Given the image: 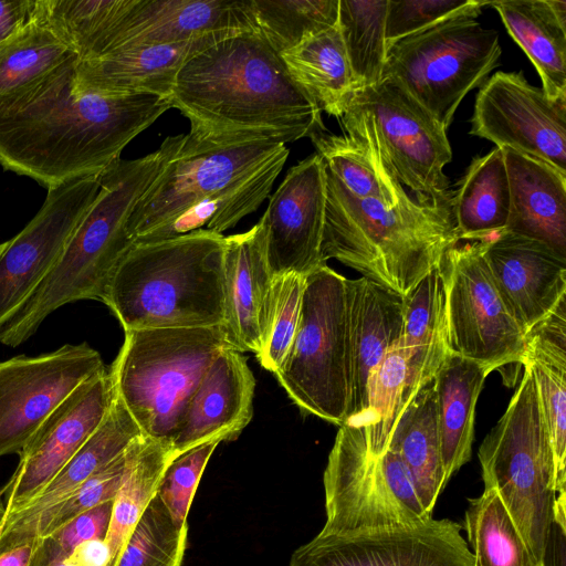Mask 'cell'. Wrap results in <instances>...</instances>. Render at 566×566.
<instances>
[{
	"instance_id": "obj_26",
	"label": "cell",
	"mask_w": 566,
	"mask_h": 566,
	"mask_svg": "<svg viewBox=\"0 0 566 566\" xmlns=\"http://www.w3.org/2000/svg\"><path fill=\"white\" fill-rule=\"evenodd\" d=\"M502 149L510 185L504 231L543 242L566 258V175L541 159Z\"/></svg>"
},
{
	"instance_id": "obj_18",
	"label": "cell",
	"mask_w": 566,
	"mask_h": 566,
	"mask_svg": "<svg viewBox=\"0 0 566 566\" xmlns=\"http://www.w3.org/2000/svg\"><path fill=\"white\" fill-rule=\"evenodd\" d=\"M115 387L109 370L78 385L41 423L0 491L6 516L23 509L56 475L105 418Z\"/></svg>"
},
{
	"instance_id": "obj_14",
	"label": "cell",
	"mask_w": 566,
	"mask_h": 566,
	"mask_svg": "<svg viewBox=\"0 0 566 566\" xmlns=\"http://www.w3.org/2000/svg\"><path fill=\"white\" fill-rule=\"evenodd\" d=\"M105 370L87 343L0 363V457L21 453L48 416L83 381Z\"/></svg>"
},
{
	"instance_id": "obj_29",
	"label": "cell",
	"mask_w": 566,
	"mask_h": 566,
	"mask_svg": "<svg viewBox=\"0 0 566 566\" xmlns=\"http://www.w3.org/2000/svg\"><path fill=\"white\" fill-rule=\"evenodd\" d=\"M143 436L139 426L115 391L113 402L95 431L33 500L3 518L0 532L15 530L31 522L119 457Z\"/></svg>"
},
{
	"instance_id": "obj_4",
	"label": "cell",
	"mask_w": 566,
	"mask_h": 566,
	"mask_svg": "<svg viewBox=\"0 0 566 566\" xmlns=\"http://www.w3.org/2000/svg\"><path fill=\"white\" fill-rule=\"evenodd\" d=\"M224 237L200 229L135 242L106 287V304L124 332L223 323Z\"/></svg>"
},
{
	"instance_id": "obj_49",
	"label": "cell",
	"mask_w": 566,
	"mask_h": 566,
	"mask_svg": "<svg viewBox=\"0 0 566 566\" xmlns=\"http://www.w3.org/2000/svg\"><path fill=\"white\" fill-rule=\"evenodd\" d=\"M33 9L34 0H0V44L31 21Z\"/></svg>"
},
{
	"instance_id": "obj_24",
	"label": "cell",
	"mask_w": 566,
	"mask_h": 566,
	"mask_svg": "<svg viewBox=\"0 0 566 566\" xmlns=\"http://www.w3.org/2000/svg\"><path fill=\"white\" fill-rule=\"evenodd\" d=\"M234 34L177 43L118 49L77 61V88L101 95L150 94L169 98L181 67L196 54Z\"/></svg>"
},
{
	"instance_id": "obj_27",
	"label": "cell",
	"mask_w": 566,
	"mask_h": 566,
	"mask_svg": "<svg viewBox=\"0 0 566 566\" xmlns=\"http://www.w3.org/2000/svg\"><path fill=\"white\" fill-rule=\"evenodd\" d=\"M536 384L555 460L556 495L566 486V303L565 298L525 334L522 364Z\"/></svg>"
},
{
	"instance_id": "obj_5",
	"label": "cell",
	"mask_w": 566,
	"mask_h": 566,
	"mask_svg": "<svg viewBox=\"0 0 566 566\" xmlns=\"http://www.w3.org/2000/svg\"><path fill=\"white\" fill-rule=\"evenodd\" d=\"M165 149L118 159L99 175L98 195L62 255L24 304L0 327V343L15 347L29 339L59 307L80 300L103 302L116 268L134 245L128 220L155 179Z\"/></svg>"
},
{
	"instance_id": "obj_34",
	"label": "cell",
	"mask_w": 566,
	"mask_h": 566,
	"mask_svg": "<svg viewBox=\"0 0 566 566\" xmlns=\"http://www.w3.org/2000/svg\"><path fill=\"white\" fill-rule=\"evenodd\" d=\"M451 207L460 241L485 240L505 230L510 185L502 148L471 161L452 193Z\"/></svg>"
},
{
	"instance_id": "obj_51",
	"label": "cell",
	"mask_w": 566,
	"mask_h": 566,
	"mask_svg": "<svg viewBox=\"0 0 566 566\" xmlns=\"http://www.w3.org/2000/svg\"><path fill=\"white\" fill-rule=\"evenodd\" d=\"M64 554L50 536L38 538L29 566H67Z\"/></svg>"
},
{
	"instance_id": "obj_11",
	"label": "cell",
	"mask_w": 566,
	"mask_h": 566,
	"mask_svg": "<svg viewBox=\"0 0 566 566\" xmlns=\"http://www.w3.org/2000/svg\"><path fill=\"white\" fill-rule=\"evenodd\" d=\"M161 146L165 149L161 166L128 220L135 242L286 149L285 144L271 142L218 145L189 134L168 136Z\"/></svg>"
},
{
	"instance_id": "obj_20",
	"label": "cell",
	"mask_w": 566,
	"mask_h": 566,
	"mask_svg": "<svg viewBox=\"0 0 566 566\" xmlns=\"http://www.w3.org/2000/svg\"><path fill=\"white\" fill-rule=\"evenodd\" d=\"M254 30L250 0H132L93 59L124 48L177 44Z\"/></svg>"
},
{
	"instance_id": "obj_12",
	"label": "cell",
	"mask_w": 566,
	"mask_h": 566,
	"mask_svg": "<svg viewBox=\"0 0 566 566\" xmlns=\"http://www.w3.org/2000/svg\"><path fill=\"white\" fill-rule=\"evenodd\" d=\"M486 240L455 243L441 262L450 354L490 371L522 364L525 334L504 303L489 269Z\"/></svg>"
},
{
	"instance_id": "obj_28",
	"label": "cell",
	"mask_w": 566,
	"mask_h": 566,
	"mask_svg": "<svg viewBox=\"0 0 566 566\" xmlns=\"http://www.w3.org/2000/svg\"><path fill=\"white\" fill-rule=\"evenodd\" d=\"M511 38L535 66L542 91L566 101V1H490Z\"/></svg>"
},
{
	"instance_id": "obj_44",
	"label": "cell",
	"mask_w": 566,
	"mask_h": 566,
	"mask_svg": "<svg viewBox=\"0 0 566 566\" xmlns=\"http://www.w3.org/2000/svg\"><path fill=\"white\" fill-rule=\"evenodd\" d=\"M305 276L286 273L273 276L261 326L260 365L275 374L292 345L302 310Z\"/></svg>"
},
{
	"instance_id": "obj_2",
	"label": "cell",
	"mask_w": 566,
	"mask_h": 566,
	"mask_svg": "<svg viewBox=\"0 0 566 566\" xmlns=\"http://www.w3.org/2000/svg\"><path fill=\"white\" fill-rule=\"evenodd\" d=\"M169 102L190 122L191 137L218 145L285 144L326 130L318 105L258 30L192 56L179 71Z\"/></svg>"
},
{
	"instance_id": "obj_35",
	"label": "cell",
	"mask_w": 566,
	"mask_h": 566,
	"mask_svg": "<svg viewBox=\"0 0 566 566\" xmlns=\"http://www.w3.org/2000/svg\"><path fill=\"white\" fill-rule=\"evenodd\" d=\"M280 55L291 77L321 111L340 118L355 86L338 24Z\"/></svg>"
},
{
	"instance_id": "obj_36",
	"label": "cell",
	"mask_w": 566,
	"mask_h": 566,
	"mask_svg": "<svg viewBox=\"0 0 566 566\" xmlns=\"http://www.w3.org/2000/svg\"><path fill=\"white\" fill-rule=\"evenodd\" d=\"M175 459L170 442L140 437L132 446L120 485L113 500L107 534L113 565L125 541L156 496L168 464Z\"/></svg>"
},
{
	"instance_id": "obj_33",
	"label": "cell",
	"mask_w": 566,
	"mask_h": 566,
	"mask_svg": "<svg viewBox=\"0 0 566 566\" xmlns=\"http://www.w3.org/2000/svg\"><path fill=\"white\" fill-rule=\"evenodd\" d=\"M287 156L286 148L255 171L205 197L136 242L175 238L200 229L222 234L243 217L258 210L270 196Z\"/></svg>"
},
{
	"instance_id": "obj_21",
	"label": "cell",
	"mask_w": 566,
	"mask_h": 566,
	"mask_svg": "<svg viewBox=\"0 0 566 566\" xmlns=\"http://www.w3.org/2000/svg\"><path fill=\"white\" fill-rule=\"evenodd\" d=\"M484 255L495 285L526 334L566 296V258L543 242L502 231L486 240Z\"/></svg>"
},
{
	"instance_id": "obj_53",
	"label": "cell",
	"mask_w": 566,
	"mask_h": 566,
	"mask_svg": "<svg viewBox=\"0 0 566 566\" xmlns=\"http://www.w3.org/2000/svg\"><path fill=\"white\" fill-rule=\"evenodd\" d=\"M4 515H6V506H4V503H3V499L0 494V526H1V523L4 518Z\"/></svg>"
},
{
	"instance_id": "obj_47",
	"label": "cell",
	"mask_w": 566,
	"mask_h": 566,
	"mask_svg": "<svg viewBox=\"0 0 566 566\" xmlns=\"http://www.w3.org/2000/svg\"><path fill=\"white\" fill-rule=\"evenodd\" d=\"M113 501L97 505L71 520L50 536L57 547L69 555L78 544L106 537Z\"/></svg>"
},
{
	"instance_id": "obj_39",
	"label": "cell",
	"mask_w": 566,
	"mask_h": 566,
	"mask_svg": "<svg viewBox=\"0 0 566 566\" xmlns=\"http://www.w3.org/2000/svg\"><path fill=\"white\" fill-rule=\"evenodd\" d=\"M464 515L476 566H535L528 548L497 493L484 489Z\"/></svg>"
},
{
	"instance_id": "obj_7",
	"label": "cell",
	"mask_w": 566,
	"mask_h": 566,
	"mask_svg": "<svg viewBox=\"0 0 566 566\" xmlns=\"http://www.w3.org/2000/svg\"><path fill=\"white\" fill-rule=\"evenodd\" d=\"M484 489L494 490L541 566L554 516L555 460L535 380L524 367L510 403L479 449Z\"/></svg>"
},
{
	"instance_id": "obj_45",
	"label": "cell",
	"mask_w": 566,
	"mask_h": 566,
	"mask_svg": "<svg viewBox=\"0 0 566 566\" xmlns=\"http://www.w3.org/2000/svg\"><path fill=\"white\" fill-rule=\"evenodd\" d=\"M490 1L479 0H388L386 42L399 40L457 17L476 18Z\"/></svg>"
},
{
	"instance_id": "obj_19",
	"label": "cell",
	"mask_w": 566,
	"mask_h": 566,
	"mask_svg": "<svg viewBox=\"0 0 566 566\" xmlns=\"http://www.w3.org/2000/svg\"><path fill=\"white\" fill-rule=\"evenodd\" d=\"M326 180L318 154L291 167L258 224L273 276H306L326 263L322 259Z\"/></svg>"
},
{
	"instance_id": "obj_9",
	"label": "cell",
	"mask_w": 566,
	"mask_h": 566,
	"mask_svg": "<svg viewBox=\"0 0 566 566\" xmlns=\"http://www.w3.org/2000/svg\"><path fill=\"white\" fill-rule=\"evenodd\" d=\"M274 375L303 412L338 426L346 421L350 395L347 277L327 264L305 276L298 325Z\"/></svg>"
},
{
	"instance_id": "obj_22",
	"label": "cell",
	"mask_w": 566,
	"mask_h": 566,
	"mask_svg": "<svg viewBox=\"0 0 566 566\" xmlns=\"http://www.w3.org/2000/svg\"><path fill=\"white\" fill-rule=\"evenodd\" d=\"M255 379L243 353L230 345L216 355L170 440L175 458L211 441L235 440L253 417Z\"/></svg>"
},
{
	"instance_id": "obj_16",
	"label": "cell",
	"mask_w": 566,
	"mask_h": 566,
	"mask_svg": "<svg viewBox=\"0 0 566 566\" xmlns=\"http://www.w3.org/2000/svg\"><path fill=\"white\" fill-rule=\"evenodd\" d=\"M99 188V176H91L49 189L35 217L4 242L0 252V327L53 269Z\"/></svg>"
},
{
	"instance_id": "obj_1",
	"label": "cell",
	"mask_w": 566,
	"mask_h": 566,
	"mask_svg": "<svg viewBox=\"0 0 566 566\" xmlns=\"http://www.w3.org/2000/svg\"><path fill=\"white\" fill-rule=\"evenodd\" d=\"M77 61H67L0 105V165L48 190L99 176L171 108L169 98L157 95H101L77 88Z\"/></svg>"
},
{
	"instance_id": "obj_17",
	"label": "cell",
	"mask_w": 566,
	"mask_h": 566,
	"mask_svg": "<svg viewBox=\"0 0 566 566\" xmlns=\"http://www.w3.org/2000/svg\"><path fill=\"white\" fill-rule=\"evenodd\" d=\"M451 520L344 535L317 534L298 547L290 566H476Z\"/></svg>"
},
{
	"instance_id": "obj_40",
	"label": "cell",
	"mask_w": 566,
	"mask_h": 566,
	"mask_svg": "<svg viewBox=\"0 0 566 566\" xmlns=\"http://www.w3.org/2000/svg\"><path fill=\"white\" fill-rule=\"evenodd\" d=\"M316 154L353 196L396 205L409 196L403 186L380 164L345 135L325 132L311 137Z\"/></svg>"
},
{
	"instance_id": "obj_46",
	"label": "cell",
	"mask_w": 566,
	"mask_h": 566,
	"mask_svg": "<svg viewBox=\"0 0 566 566\" xmlns=\"http://www.w3.org/2000/svg\"><path fill=\"white\" fill-rule=\"evenodd\" d=\"M220 442L197 446L167 467L157 495L179 528L188 530L187 516L205 468Z\"/></svg>"
},
{
	"instance_id": "obj_25",
	"label": "cell",
	"mask_w": 566,
	"mask_h": 566,
	"mask_svg": "<svg viewBox=\"0 0 566 566\" xmlns=\"http://www.w3.org/2000/svg\"><path fill=\"white\" fill-rule=\"evenodd\" d=\"M273 275L266 263L256 223L243 233L224 237L222 328L237 350L256 354Z\"/></svg>"
},
{
	"instance_id": "obj_37",
	"label": "cell",
	"mask_w": 566,
	"mask_h": 566,
	"mask_svg": "<svg viewBox=\"0 0 566 566\" xmlns=\"http://www.w3.org/2000/svg\"><path fill=\"white\" fill-rule=\"evenodd\" d=\"M74 57L77 55L33 13L27 25L0 44V105Z\"/></svg>"
},
{
	"instance_id": "obj_15",
	"label": "cell",
	"mask_w": 566,
	"mask_h": 566,
	"mask_svg": "<svg viewBox=\"0 0 566 566\" xmlns=\"http://www.w3.org/2000/svg\"><path fill=\"white\" fill-rule=\"evenodd\" d=\"M470 135L541 159L566 175V101L549 99L523 72H496L476 94Z\"/></svg>"
},
{
	"instance_id": "obj_30",
	"label": "cell",
	"mask_w": 566,
	"mask_h": 566,
	"mask_svg": "<svg viewBox=\"0 0 566 566\" xmlns=\"http://www.w3.org/2000/svg\"><path fill=\"white\" fill-rule=\"evenodd\" d=\"M490 373L476 361L449 354L433 377L446 485L471 458L475 406Z\"/></svg>"
},
{
	"instance_id": "obj_10",
	"label": "cell",
	"mask_w": 566,
	"mask_h": 566,
	"mask_svg": "<svg viewBox=\"0 0 566 566\" xmlns=\"http://www.w3.org/2000/svg\"><path fill=\"white\" fill-rule=\"evenodd\" d=\"M499 33L463 15L388 49L382 77L397 81L446 130L465 95L499 65Z\"/></svg>"
},
{
	"instance_id": "obj_32",
	"label": "cell",
	"mask_w": 566,
	"mask_h": 566,
	"mask_svg": "<svg viewBox=\"0 0 566 566\" xmlns=\"http://www.w3.org/2000/svg\"><path fill=\"white\" fill-rule=\"evenodd\" d=\"M387 449L401 458L422 506L432 516L437 499L446 486L433 379L409 400Z\"/></svg>"
},
{
	"instance_id": "obj_8",
	"label": "cell",
	"mask_w": 566,
	"mask_h": 566,
	"mask_svg": "<svg viewBox=\"0 0 566 566\" xmlns=\"http://www.w3.org/2000/svg\"><path fill=\"white\" fill-rule=\"evenodd\" d=\"M354 144L417 199H450L444 167L452 160L447 130L394 78L355 91L340 116Z\"/></svg>"
},
{
	"instance_id": "obj_50",
	"label": "cell",
	"mask_w": 566,
	"mask_h": 566,
	"mask_svg": "<svg viewBox=\"0 0 566 566\" xmlns=\"http://www.w3.org/2000/svg\"><path fill=\"white\" fill-rule=\"evenodd\" d=\"M67 566H113L111 548L104 538L85 541L65 557Z\"/></svg>"
},
{
	"instance_id": "obj_23",
	"label": "cell",
	"mask_w": 566,
	"mask_h": 566,
	"mask_svg": "<svg viewBox=\"0 0 566 566\" xmlns=\"http://www.w3.org/2000/svg\"><path fill=\"white\" fill-rule=\"evenodd\" d=\"M350 395L344 423L360 426L371 380L386 353L402 335L403 296L361 276L347 279Z\"/></svg>"
},
{
	"instance_id": "obj_48",
	"label": "cell",
	"mask_w": 566,
	"mask_h": 566,
	"mask_svg": "<svg viewBox=\"0 0 566 566\" xmlns=\"http://www.w3.org/2000/svg\"><path fill=\"white\" fill-rule=\"evenodd\" d=\"M541 566H566V509L555 505Z\"/></svg>"
},
{
	"instance_id": "obj_43",
	"label": "cell",
	"mask_w": 566,
	"mask_h": 566,
	"mask_svg": "<svg viewBox=\"0 0 566 566\" xmlns=\"http://www.w3.org/2000/svg\"><path fill=\"white\" fill-rule=\"evenodd\" d=\"M188 530L179 528L159 496L153 499L113 566H181Z\"/></svg>"
},
{
	"instance_id": "obj_54",
	"label": "cell",
	"mask_w": 566,
	"mask_h": 566,
	"mask_svg": "<svg viewBox=\"0 0 566 566\" xmlns=\"http://www.w3.org/2000/svg\"><path fill=\"white\" fill-rule=\"evenodd\" d=\"M3 248H4V242L0 243V252L2 251Z\"/></svg>"
},
{
	"instance_id": "obj_42",
	"label": "cell",
	"mask_w": 566,
	"mask_h": 566,
	"mask_svg": "<svg viewBox=\"0 0 566 566\" xmlns=\"http://www.w3.org/2000/svg\"><path fill=\"white\" fill-rule=\"evenodd\" d=\"M258 31L279 53L335 27L339 0H250Z\"/></svg>"
},
{
	"instance_id": "obj_41",
	"label": "cell",
	"mask_w": 566,
	"mask_h": 566,
	"mask_svg": "<svg viewBox=\"0 0 566 566\" xmlns=\"http://www.w3.org/2000/svg\"><path fill=\"white\" fill-rule=\"evenodd\" d=\"M407 359L400 337L386 353L370 384L369 405L360 426L365 429L368 448L376 457L387 450L402 410L416 394Z\"/></svg>"
},
{
	"instance_id": "obj_31",
	"label": "cell",
	"mask_w": 566,
	"mask_h": 566,
	"mask_svg": "<svg viewBox=\"0 0 566 566\" xmlns=\"http://www.w3.org/2000/svg\"><path fill=\"white\" fill-rule=\"evenodd\" d=\"M401 340L408 355L411 387L417 392L433 379L450 354L446 286L440 264L403 296Z\"/></svg>"
},
{
	"instance_id": "obj_3",
	"label": "cell",
	"mask_w": 566,
	"mask_h": 566,
	"mask_svg": "<svg viewBox=\"0 0 566 566\" xmlns=\"http://www.w3.org/2000/svg\"><path fill=\"white\" fill-rule=\"evenodd\" d=\"M322 259H336L405 296L458 243L451 198L396 205L349 193L325 168Z\"/></svg>"
},
{
	"instance_id": "obj_13",
	"label": "cell",
	"mask_w": 566,
	"mask_h": 566,
	"mask_svg": "<svg viewBox=\"0 0 566 566\" xmlns=\"http://www.w3.org/2000/svg\"><path fill=\"white\" fill-rule=\"evenodd\" d=\"M323 483L326 521L319 535H344L427 522L396 497L379 457L368 448L363 426H339Z\"/></svg>"
},
{
	"instance_id": "obj_38",
	"label": "cell",
	"mask_w": 566,
	"mask_h": 566,
	"mask_svg": "<svg viewBox=\"0 0 566 566\" xmlns=\"http://www.w3.org/2000/svg\"><path fill=\"white\" fill-rule=\"evenodd\" d=\"M387 7L388 0H339L337 24L355 91L377 85L382 80L388 54Z\"/></svg>"
},
{
	"instance_id": "obj_6",
	"label": "cell",
	"mask_w": 566,
	"mask_h": 566,
	"mask_svg": "<svg viewBox=\"0 0 566 566\" xmlns=\"http://www.w3.org/2000/svg\"><path fill=\"white\" fill-rule=\"evenodd\" d=\"M226 345L221 325L125 332L109 373L145 437L170 442L200 380Z\"/></svg>"
},
{
	"instance_id": "obj_52",
	"label": "cell",
	"mask_w": 566,
	"mask_h": 566,
	"mask_svg": "<svg viewBox=\"0 0 566 566\" xmlns=\"http://www.w3.org/2000/svg\"><path fill=\"white\" fill-rule=\"evenodd\" d=\"M36 541L38 538L31 539L1 552L0 566H29L36 546Z\"/></svg>"
}]
</instances>
